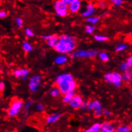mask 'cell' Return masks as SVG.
<instances>
[{"instance_id": "6da1fadb", "label": "cell", "mask_w": 132, "mask_h": 132, "mask_svg": "<svg viewBox=\"0 0 132 132\" xmlns=\"http://www.w3.org/2000/svg\"><path fill=\"white\" fill-rule=\"evenodd\" d=\"M55 83L63 95L70 91H75L77 87V83L74 77L69 73L58 75L55 78Z\"/></svg>"}, {"instance_id": "7a4b0ae2", "label": "cell", "mask_w": 132, "mask_h": 132, "mask_svg": "<svg viewBox=\"0 0 132 132\" xmlns=\"http://www.w3.org/2000/svg\"><path fill=\"white\" fill-rule=\"evenodd\" d=\"M77 47L76 39L69 35H62L59 36V42L54 49L63 55L69 54L75 51Z\"/></svg>"}, {"instance_id": "3957f363", "label": "cell", "mask_w": 132, "mask_h": 132, "mask_svg": "<svg viewBox=\"0 0 132 132\" xmlns=\"http://www.w3.org/2000/svg\"><path fill=\"white\" fill-rule=\"evenodd\" d=\"M98 53L99 52L98 50L79 49L74 51L69 54V56L72 60H76L78 58H94L98 56Z\"/></svg>"}, {"instance_id": "277c9868", "label": "cell", "mask_w": 132, "mask_h": 132, "mask_svg": "<svg viewBox=\"0 0 132 132\" xmlns=\"http://www.w3.org/2000/svg\"><path fill=\"white\" fill-rule=\"evenodd\" d=\"M104 79L106 82L113 84L118 88L121 87L122 82L121 74L116 72L107 73L104 76Z\"/></svg>"}, {"instance_id": "5b68a950", "label": "cell", "mask_w": 132, "mask_h": 132, "mask_svg": "<svg viewBox=\"0 0 132 132\" xmlns=\"http://www.w3.org/2000/svg\"><path fill=\"white\" fill-rule=\"evenodd\" d=\"M24 102L21 99H15L10 103V107L7 111L8 116L10 117H16L19 114L21 110L23 108Z\"/></svg>"}, {"instance_id": "8992f818", "label": "cell", "mask_w": 132, "mask_h": 132, "mask_svg": "<svg viewBox=\"0 0 132 132\" xmlns=\"http://www.w3.org/2000/svg\"><path fill=\"white\" fill-rule=\"evenodd\" d=\"M87 110H93L94 115L96 118H99L103 115V106L101 102L97 100L89 102Z\"/></svg>"}, {"instance_id": "52a82bcc", "label": "cell", "mask_w": 132, "mask_h": 132, "mask_svg": "<svg viewBox=\"0 0 132 132\" xmlns=\"http://www.w3.org/2000/svg\"><path fill=\"white\" fill-rule=\"evenodd\" d=\"M42 82V77L40 75H33L30 78L28 88L31 93H36L39 89Z\"/></svg>"}, {"instance_id": "ba28073f", "label": "cell", "mask_w": 132, "mask_h": 132, "mask_svg": "<svg viewBox=\"0 0 132 132\" xmlns=\"http://www.w3.org/2000/svg\"><path fill=\"white\" fill-rule=\"evenodd\" d=\"M30 71L27 68H18L13 71V75L16 78L21 80H25L29 77Z\"/></svg>"}, {"instance_id": "9c48e42d", "label": "cell", "mask_w": 132, "mask_h": 132, "mask_svg": "<svg viewBox=\"0 0 132 132\" xmlns=\"http://www.w3.org/2000/svg\"><path fill=\"white\" fill-rule=\"evenodd\" d=\"M96 12V9L95 5L92 3H89L85 8V10L82 12V16L87 19L88 17L94 16Z\"/></svg>"}, {"instance_id": "30bf717a", "label": "cell", "mask_w": 132, "mask_h": 132, "mask_svg": "<svg viewBox=\"0 0 132 132\" xmlns=\"http://www.w3.org/2000/svg\"><path fill=\"white\" fill-rule=\"evenodd\" d=\"M83 98L80 95L76 94L75 96L72 97V98L69 102L68 104L72 109H80L82 103H83Z\"/></svg>"}, {"instance_id": "8fae6325", "label": "cell", "mask_w": 132, "mask_h": 132, "mask_svg": "<svg viewBox=\"0 0 132 132\" xmlns=\"http://www.w3.org/2000/svg\"><path fill=\"white\" fill-rule=\"evenodd\" d=\"M82 6V0H74L68 5V11L71 13H77Z\"/></svg>"}, {"instance_id": "7c38bea8", "label": "cell", "mask_w": 132, "mask_h": 132, "mask_svg": "<svg viewBox=\"0 0 132 132\" xmlns=\"http://www.w3.org/2000/svg\"><path fill=\"white\" fill-rule=\"evenodd\" d=\"M53 6L56 13L68 11V5H66L62 0H56L54 3Z\"/></svg>"}, {"instance_id": "4fadbf2b", "label": "cell", "mask_w": 132, "mask_h": 132, "mask_svg": "<svg viewBox=\"0 0 132 132\" xmlns=\"http://www.w3.org/2000/svg\"><path fill=\"white\" fill-rule=\"evenodd\" d=\"M115 126L112 123L105 121L100 124V132H115Z\"/></svg>"}, {"instance_id": "5bb4252c", "label": "cell", "mask_w": 132, "mask_h": 132, "mask_svg": "<svg viewBox=\"0 0 132 132\" xmlns=\"http://www.w3.org/2000/svg\"><path fill=\"white\" fill-rule=\"evenodd\" d=\"M62 117V114L60 113H54L48 116L46 119V123L48 125H52L58 122Z\"/></svg>"}, {"instance_id": "9a60e30c", "label": "cell", "mask_w": 132, "mask_h": 132, "mask_svg": "<svg viewBox=\"0 0 132 132\" xmlns=\"http://www.w3.org/2000/svg\"><path fill=\"white\" fill-rule=\"evenodd\" d=\"M68 61V57L65 55H59L55 58V63L58 65H64Z\"/></svg>"}, {"instance_id": "2e32d148", "label": "cell", "mask_w": 132, "mask_h": 132, "mask_svg": "<svg viewBox=\"0 0 132 132\" xmlns=\"http://www.w3.org/2000/svg\"><path fill=\"white\" fill-rule=\"evenodd\" d=\"M131 126L128 125H121L115 128L116 132H131Z\"/></svg>"}, {"instance_id": "e0dca14e", "label": "cell", "mask_w": 132, "mask_h": 132, "mask_svg": "<svg viewBox=\"0 0 132 132\" xmlns=\"http://www.w3.org/2000/svg\"><path fill=\"white\" fill-rule=\"evenodd\" d=\"M83 132H100V123L96 122L91 127L85 129Z\"/></svg>"}, {"instance_id": "ac0fdd59", "label": "cell", "mask_w": 132, "mask_h": 132, "mask_svg": "<svg viewBox=\"0 0 132 132\" xmlns=\"http://www.w3.org/2000/svg\"><path fill=\"white\" fill-rule=\"evenodd\" d=\"M76 95V93L75 91H70V92L67 93L65 94V95L63 96L62 101L64 103H66V104H68L69 102L71 101V100L72 99V97H73L75 95Z\"/></svg>"}, {"instance_id": "d6986e66", "label": "cell", "mask_w": 132, "mask_h": 132, "mask_svg": "<svg viewBox=\"0 0 132 132\" xmlns=\"http://www.w3.org/2000/svg\"><path fill=\"white\" fill-rule=\"evenodd\" d=\"M122 77V82H130L132 80V73L131 71H128L124 73H122L121 75Z\"/></svg>"}, {"instance_id": "ffe728a7", "label": "cell", "mask_w": 132, "mask_h": 132, "mask_svg": "<svg viewBox=\"0 0 132 132\" xmlns=\"http://www.w3.org/2000/svg\"><path fill=\"white\" fill-rule=\"evenodd\" d=\"M59 42V37L57 35H56L55 37H53V38L50 39L49 40L47 41V45L49 47L54 48L55 47V46L56 45V44L58 43Z\"/></svg>"}, {"instance_id": "44dd1931", "label": "cell", "mask_w": 132, "mask_h": 132, "mask_svg": "<svg viewBox=\"0 0 132 132\" xmlns=\"http://www.w3.org/2000/svg\"><path fill=\"white\" fill-rule=\"evenodd\" d=\"M49 95H51V96L53 97V98H58V97L61 95V93H60L59 89L55 86L51 89L50 91H49Z\"/></svg>"}, {"instance_id": "7402d4cb", "label": "cell", "mask_w": 132, "mask_h": 132, "mask_svg": "<svg viewBox=\"0 0 132 132\" xmlns=\"http://www.w3.org/2000/svg\"><path fill=\"white\" fill-rule=\"evenodd\" d=\"M22 48L23 49V51H25V52H26V53L32 52V51L33 50V47L32 45V44L28 41L24 42L22 45Z\"/></svg>"}, {"instance_id": "603a6c76", "label": "cell", "mask_w": 132, "mask_h": 132, "mask_svg": "<svg viewBox=\"0 0 132 132\" xmlns=\"http://www.w3.org/2000/svg\"><path fill=\"white\" fill-rule=\"evenodd\" d=\"M98 56H99V60L103 62H108L110 60V57H109L108 54L107 52H105V51H102V52L98 53Z\"/></svg>"}, {"instance_id": "cb8c5ba5", "label": "cell", "mask_w": 132, "mask_h": 132, "mask_svg": "<svg viewBox=\"0 0 132 132\" xmlns=\"http://www.w3.org/2000/svg\"><path fill=\"white\" fill-rule=\"evenodd\" d=\"M131 68L126 62H122L119 65V70L122 73H124L131 70Z\"/></svg>"}, {"instance_id": "d4e9b609", "label": "cell", "mask_w": 132, "mask_h": 132, "mask_svg": "<svg viewBox=\"0 0 132 132\" xmlns=\"http://www.w3.org/2000/svg\"><path fill=\"white\" fill-rule=\"evenodd\" d=\"M99 21V18L98 17H96V16H92V17H88L86 19V21H87L89 24L91 25H96Z\"/></svg>"}, {"instance_id": "484cf974", "label": "cell", "mask_w": 132, "mask_h": 132, "mask_svg": "<svg viewBox=\"0 0 132 132\" xmlns=\"http://www.w3.org/2000/svg\"><path fill=\"white\" fill-rule=\"evenodd\" d=\"M94 40L98 42H105L108 40V38L106 36L101 35H96L94 37Z\"/></svg>"}, {"instance_id": "4316f807", "label": "cell", "mask_w": 132, "mask_h": 132, "mask_svg": "<svg viewBox=\"0 0 132 132\" xmlns=\"http://www.w3.org/2000/svg\"><path fill=\"white\" fill-rule=\"evenodd\" d=\"M128 47L127 45L124 43H120V44H118V45L115 47V51L117 52H122V51H125Z\"/></svg>"}, {"instance_id": "83f0119b", "label": "cell", "mask_w": 132, "mask_h": 132, "mask_svg": "<svg viewBox=\"0 0 132 132\" xmlns=\"http://www.w3.org/2000/svg\"><path fill=\"white\" fill-rule=\"evenodd\" d=\"M96 28L94 26L91 25V24H87V25L85 26V32L87 33V34L91 35L95 31Z\"/></svg>"}, {"instance_id": "f1b7e54d", "label": "cell", "mask_w": 132, "mask_h": 132, "mask_svg": "<svg viewBox=\"0 0 132 132\" xmlns=\"http://www.w3.org/2000/svg\"><path fill=\"white\" fill-rule=\"evenodd\" d=\"M33 104H34V102H33V101L31 100H29L27 101L26 103H24L23 107H24V109H25V110H28L30 109L31 108V107H32V106L33 105Z\"/></svg>"}, {"instance_id": "f546056e", "label": "cell", "mask_w": 132, "mask_h": 132, "mask_svg": "<svg viewBox=\"0 0 132 132\" xmlns=\"http://www.w3.org/2000/svg\"><path fill=\"white\" fill-rule=\"evenodd\" d=\"M35 109L36 110H37L39 112H43L45 109V106L43 103H37L35 104Z\"/></svg>"}, {"instance_id": "4dcf8cb0", "label": "cell", "mask_w": 132, "mask_h": 132, "mask_svg": "<svg viewBox=\"0 0 132 132\" xmlns=\"http://www.w3.org/2000/svg\"><path fill=\"white\" fill-rule=\"evenodd\" d=\"M109 1L112 3V5L118 7L121 6L123 4V0H109Z\"/></svg>"}, {"instance_id": "1f68e13d", "label": "cell", "mask_w": 132, "mask_h": 132, "mask_svg": "<svg viewBox=\"0 0 132 132\" xmlns=\"http://www.w3.org/2000/svg\"><path fill=\"white\" fill-rule=\"evenodd\" d=\"M16 25H17V26L19 27V28H23L24 24L23 20L21 17H17V18L16 19Z\"/></svg>"}, {"instance_id": "d6a6232c", "label": "cell", "mask_w": 132, "mask_h": 132, "mask_svg": "<svg viewBox=\"0 0 132 132\" xmlns=\"http://www.w3.org/2000/svg\"><path fill=\"white\" fill-rule=\"evenodd\" d=\"M98 6H99V7L101 9L104 10V9H106V6H107V3H106L105 0H100L99 1V3H98Z\"/></svg>"}, {"instance_id": "836d02e7", "label": "cell", "mask_w": 132, "mask_h": 132, "mask_svg": "<svg viewBox=\"0 0 132 132\" xmlns=\"http://www.w3.org/2000/svg\"><path fill=\"white\" fill-rule=\"evenodd\" d=\"M25 34L28 37H32L34 36V32L30 28H26L25 30Z\"/></svg>"}, {"instance_id": "e575fe53", "label": "cell", "mask_w": 132, "mask_h": 132, "mask_svg": "<svg viewBox=\"0 0 132 132\" xmlns=\"http://www.w3.org/2000/svg\"><path fill=\"white\" fill-rule=\"evenodd\" d=\"M56 35H44L42 36V38L43 40H46L47 42L50 40V39L53 38Z\"/></svg>"}, {"instance_id": "d590c367", "label": "cell", "mask_w": 132, "mask_h": 132, "mask_svg": "<svg viewBox=\"0 0 132 132\" xmlns=\"http://www.w3.org/2000/svg\"><path fill=\"white\" fill-rule=\"evenodd\" d=\"M88 103H89V101L84 100H83V103H82L80 109H82V110H87V106H88Z\"/></svg>"}, {"instance_id": "8d00e7d4", "label": "cell", "mask_w": 132, "mask_h": 132, "mask_svg": "<svg viewBox=\"0 0 132 132\" xmlns=\"http://www.w3.org/2000/svg\"><path fill=\"white\" fill-rule=\"evenodd\" d=\"M112 112L110 111V110H108V109H105V110H103V115H104L105 116L109 117L112 116Z\"/></svg>"}, {"instance_id": "74e56055", "label": "cell", "mask_w": 132, "mask_h": 132, "mask_svg": "<svg viewBox=\"0 0 132 132\" xmlns=\"http://www.w3.org/2000/svg\"><path fill=\"white\" fill-rule=\"evenodd\" d=\"M7 15V12L5 10H0V19H5Z\"/></svg>"}, {"instance_id": "f35d334b", "label": "cell", "mask_w": 132, "mask_h": 132, "mask_svg": "<svg viewBox=\"0 0 132 132\" xmlns=\"http://www.w3.org/2000/svg\"><path fill=\"white\" fill-rule=\"evenodd\" d=\"M5 89V84L3 81L0 80V92H3Z\"/></svg>"}, {"instance_id": "ab89813d", "label": "cell", "mask_w": 132, "mask_h": 132, "mask_svg": "<svg viewBox=\"0 0 132 132\" xmlns=\"http://www.w3.org/2000/svg\"><path fill=\"white\" fill-rule=\"evenodd\" d=\"M125 62H126V63H127V64H128L130 67H132V57L131 56H130V57H128V58L126 59V61Z\"/></svg>"}, {"instance_id": "60d3db41", "label": "cell", "mask_w": 132, "mask_h": 132, "mask_svg": "<svg viewBox=\"0 0 132 132\" xmlns=\"http://www.w3.org/2000/svg\"><path fill=\"white\" fill-rule=\"evenodd\" d=\"M63 2H64L67 5H69L70 3H71L72 1H73L74 0H62Z\"/></svg>"}, {"instance_id": "b9f144b4", "label": "cell", "mask_w": 132, "mask_h": 132, "mask_svg": "<svg viewBox=\"0 0 132 132\" xmlns=\"http://www.w3.org/2000/svg\"><path fill=\"white\" fill-rule=\"evenodd\" d=\"M6 132H16L15 131H6Z\"/></svg>"}, {"instance_id": "7bdbcfd3", "label": "cell", "mask_w": 132, "mask_h": 132, "mask_svg": "<svg viewBox=\"0 0 132 132\" xmlns=\"http://www.w3.org/2000/svg\"><path fill=\"white\" fill-rule=\"evenodd\" d=\"M115 132H116V131H115Z\"/></svg>"}]
</instances>
